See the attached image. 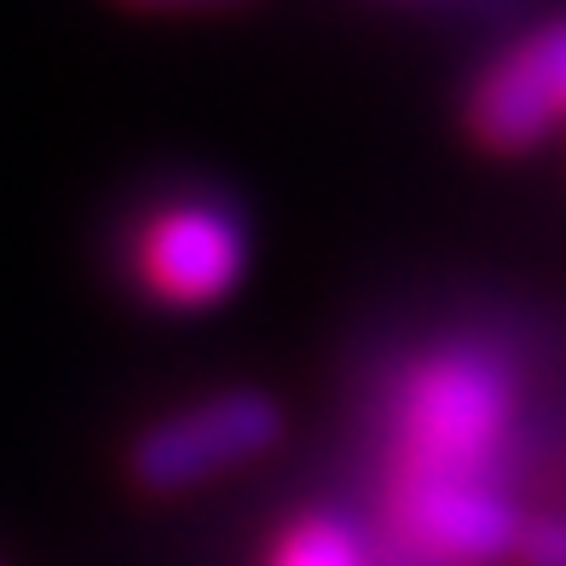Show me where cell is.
Returning a JSON list of instances; mask_svg holds the SVG:
<instances>
[{
  "mask_svg": "<svg viewBox=\"0 0 566 566\" xmlns=\"http://www.w3.org/2000/svg\"><path fill=\"white\" fill-rule=\"evenodd\" d=\"M283 440V410L272 394L261 388H231L214 394L202 405H186L174 417L150 422L134 451H127V474H134L145 492H191V485H209L243 462L266 457Z\"/></svg>",
  "mask_w": 566,
  "mask_h": 566,
  "instance_id": "1",
  "label": "cell"
},
{
  "mask_svg": "<svg viewBox=\"0 0 566 566\" xmlns=\"http://www.w3.org/2000/svg\"><path fill=\"white\" fill-rule=\"evenodd\" d=\"M243 261H249L243 226L226 209H209V202L168 209L145 231V249H139L145 283L174 306H209L231 295L243 277Z\"/></svg>",
  "mask_w": 566,
  "mask_h": 566,
  "instance_id": "2",
  "label": "cell"
},
{
  "mask_svg": "<svg viewBox=\"0 0 566 566\" xmlns=\"http://www.w3.org/2000/svg\"><path fill=\"white\" fill-rule=\"evenodd\" d=\"M503 428V381L497 370L474 358H446L433 365L410 405V433H417L422 474H469L485 446Z\"/></svg>",
  "mask_w": 566,
  "mask_h": 566,
  "instance_id": "3",
  "label": "cell"
},
{
  "mask_svg": "<svg viewBox=\"0 0 566 566\" xmlns=\"http://www.w3.org/2000/svg\"><path fill=\"white\" fill-rule=\"evenodd\" d=\"M560 111H566L560 53H555V35L537 30L526 46L503 53L480 75V87L469 98V127L492 150H526L537 139H549Z\"/></svg>",
  "mask_w": 566,
  "mask_h": 566,
  "instance_id": "4",
  "label": "cell"
},
{
  "mask_svg": "<svg viewBox=\"0 0 566 566\" xmlns=\"http://www.w3.org/2000/svg\"><path fill=\"white\" fill-rule=\"evenodd\" d=\"M405 514L433 549L462 555V560H497L509 549H521L526 526L514 521V509L492 497L469 474H422L405 497Z\"/></svg>",
  "mask_w": 566,
  "mask_h": 566,
  "instance_id": "5",
  "label": "cell"
},
{
  "mask_svg": "<svg viewBox=\"0 0 566 566\" xmlns=\"http://www.w3.org/2000/svg\"><path fill=\"white\" fill-rule=\"evenodd\" d=\"M277 566H358V544H353V532L342 521L313 514V521H301L290 537H283Z\"/></svg>",
  "mask_w": 566,
  "mask_h": 566,
  "instance_id": "6",
  "label": "cell"
},
{
  "mask_svg": "<svg viewBox=\"0 0 566 566\" xmlns=\"http://www.w3.org/2000/svg\"><path fill=\"white\" fill-rule=\"evenodd\" d=\"M521 560H526V566H566V521H537V526H526Z\"/></svg>",
  "mask_w": 566,
  "mask_h": 566,
  "instance_id": "7",
  "label": "cell"
},
{
  "mask_svg": "<svg viewBox=\"0 0 566 566\" xmlns=\"http://www.w3.org/2000/svg\"><path fill=\"white\" fill-rule=\"evenodd\" d=\"M139 7H238V0H139Z\"/></svg>",
  "mask_w": 566,
  "mask_h": 566,
  "instance_id": "8",
  "label": "cell"
}]
</instances>
